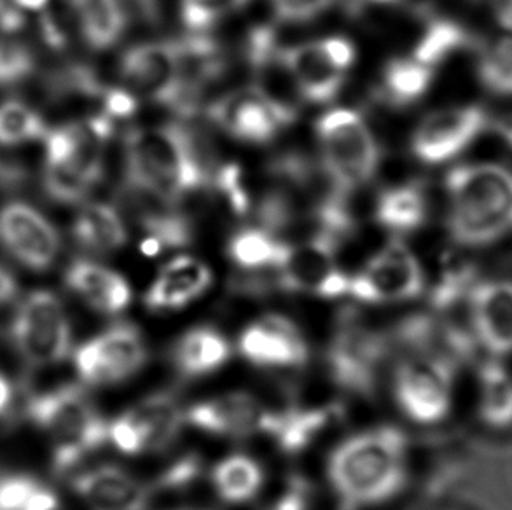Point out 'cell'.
<instances>
[{
    "instance_id": "cell-1",
    "label": "cell",
    "mask_w": 512,
    "mask_h": 510,
    "mask_svg": "<svg viewBox=\"0 0 512 510\" xmlns=\"http://www.w3.org/2000/svg\"><path fill=\"white\" fill-rule=\"evenodd\" d=\"M326 472L343 509L380 507L408 488L409 437L395 425L346 435L329 453Z\"/></svg>"
},
{
    "instance_id": "cell-2",
    "label": "cell",
    "mask_w": 512,
    "mask_h": 510,
    "mask_svg": "<svg viewBox=\"0 0 512 510\" xmlns=\"http://www.w3.org/2000/svg\"><path fill=\"white\" fill-rule=\"evenodd\" d=\"M451 242L486 249L512 235V170L499 163H474L446 175Z\"/></svg>"
},
{
    "instance_id": "cell-3",
    "label": "cell",
    "mask_w": 512,
    "mask_h": 510,
    "mask_svg": "<svg viewBox=\"0 0 512 510\" xmlns=\"http://www.w3.org/2000/svg\"><path fill=\"white\" fill-rule=\"evenodd\" d=\"M125 154V184L153 191L173 203L212 179L198 140L177 123L128 131Z\"/></svg>"
},
{
    "instance_id": "cell-4",
    "label": "cell",
    "mask_w": 512,
    "mask_h": 510,
    "mask_svg": "<svg viewBox=\"0 0 512 510\" xmlns=\"http://www.w3.org/2000/svg\"><path fill=\"white\" fill-rule=\"evenodd\" d=\"M27 416L51 444V465L56 474L77 472L90 456L107 444L104 414L86 386L63 383L28 400Z\"/></svg>"
},
{
    "instance_id": "cell-5",
    "label": "cell",
    "mask_w": 512,
    "mask_h": 510,
    "mask_svg": "<svg viewBox=\"0 0 512 510\" xmlns=\"http://www.w3.org/2000/svg\"><path fill=\"white\" fill-rule=\"evenodd\" d=\"M392 350L390 334L367 324L355 311H345L327 345V374L341 392L373 397Z\"/></svg>"
},
{
    "instance_id": "cell-6",
    "label": "cell",
    "mask_w": 512,
    "mask_h": 510,
    "mask_svg": "<svg viewBox=\"0 0 512 510\" xmlns=\"http://www.w3.org/2000/svg\"><path fill=\"white\" fill-rule=\"evenodd\" d=\"M9 334L21 359L41 369L60 366L76 348L69 311L49 289H35L18 299Z\"/></svg>"
},
{
    "instance_id": "cell-7",
    "label": "cell",
    "mask_w": 512,
    "mask_h": 510,
    "mask_svg": "<svg viewBox=\"0 0 512 510\" xmlns=\"http://www.w3.org/2000/svg\"><path fill=\"white\" fill-rule=\"evenodd\" d=\"M317 138L322 168L340 191L350 194L373 179L381 149L360 114L348 109L327 112L317 123Z\"/></svg>"
},
{
    "instance_id": "cell-8",
    "label": "cell",
    "mask_w": 512,
    "mask_h": 510,
    "mask_svg": "<svg viewBox=\"0 0 512 510\" xmlns=\"http://www.w3.org/2000/svg\"><path fill=\"white\" fill-rule=\"evenodd\" d=\"M457 364L432 355H408L395 366L392 395L406 420L437 427L450 418L457 399Z\"/></svg>"
},
{
    "instance_id": "cell-9",
    "label": "cell",
    "mask_w": 512,
    "mask_h": 510,
    "mask_svg": "<svg viewBox=\"0 0 512 510\" xmlns=\"http://www.w3.org/2000/svg\"><path fill=\"white\" fill-rule=\"evenodd\" d=\"M70 359L81 385L112 388L139 376L151 352L139 325L119 320L77 345Z\"/></svg>"
},
{
    "instance_id": "cell-10",
    "label": "cell",
    "mask_w": 512,
    "mask_h": 510,
    "mask_svg": "<svg viewBox=\"0 0 512 510\" xmlns=\"http://www.w3.org/2000/svg\"><path fill=\"white\" fill-rule=\"evenodd\" d=\"M427 287L422 262L395 238L350 275L348 299L362 306H397L425 296Z\"/></svg>"
},
{
    "instance_id": "cell-11",
    "label": "cell",
    "mask_w": 512,
    "mask_h": 510,
    "mask_svg": "<svg viewBox=\"0 0 512 510\" xmlns=\"http://www.w3.org/2000/svg\"><path fill=\"white\" fill-rule=\"evenodd\" d=\"M340 247L324 236H306L289 243L275 269V287L285 294L310 296L322 301L348 297L350 275L338 264Z\"/></svg>"
},
{
    "instance_id": "cell-12",
    "label": "cell",
    "mask_w": 512,
    "mask_h": 510,
    "mask_svg": "<svg viewBox=\"0 0 512 510\" xmlns=\"http://www.w3.org/2000/svg\"><path fill=\"white\" fill-rule=\"evenodd\" d=\"M245 58L252 77L250 90L270 109L280 128L296 123L305 100L270 27H256L247 35Z\"/></svg>"
},
{
    "instance_id": "cell-13",
    "label": "cell",
    "mask_w": 512,
    "mask_h": 510,
    "mask_svg": "<svg viewBox=\"0 0 512 510\" xmlns=\"http://www.w3.org/2000/svg\"><path fill=\"white\" fill-rule=\"evenodd\" d=\"M236 350L247 364L263 371H299L312 352L305 332L292 318L268 313L243 327Z\"/></svg>"
},
{
    "instance_id": "cell-14",
    "label": "cell",
    "mask_w": 512,
    "mask_h": 510,
    "mask_svg": "<svg viewBox=\"0 0 512 510\" xmlns=\"http://www.w3.org/2000/svg\"><path fill=\"white\" fill-rule=\"evenodd\" d=\"M0 249L28 271L46 273L58 261L62 238L39 208L14 200L0 207Z\"/></svg>"
},
{
    "instance_id": "cell-15",
    "label": "cell",
    "mask_w": 512,
    "mask_h": 510,
    "mask_svg": "<svg viewBox=\"0 0 512 510\" xmlns=\"http://www.w3.org/2000/svg\"><path fill=\"white\" fill-rule=\"evenodd\" d=\"M467 334L488 359L512 357V278L478 280L465 301Z\"/></svg>"
},
{
    "instance_id": "cell-16",
    "label": "cell",
    "mask_w": 512,
    "mask_h": 510,
    "mask_svg": "<svg viewBox=\"0 0 512 510\" xmlns=\"http://www.w3.org/2000/svg\"><path fill=\"white\" fill-rule=\"evenodd\" d=\"M119 74L130 90L184 116L175 41L142 42L126 49L119 62Z\"/></svg>"
},
{
    "instance_id": "cell-17",
    "label": "cell",
    "mask_w": 512,
    "mask_h": 510,
    "mask_svg": "<svg viewBox=\"0 0 512 510\" xmlns=\"http://www.w3.org/2000/svg\"><path fill=\"white\" fill-rule=\"evenodd\" d=\"M490 126L481 105L448 107L432 112L416 126L411 149L427 165H441L457 158Z\"/></svg>"
},
{
    "instance_id": "cell-18",
    "label": "cell",
    "mask_w": 512,
    "mask_h": 510,
    "mask_svg": "<svg viewBox=\"0 0 512 510\" xmlns=\"http://www.w3.org/2000/svg\"><path fill=\"white\" fill-rule=\"evenodd\" d=\"M270 407L249 392H228L196 400L186 407L187 427L224 441L263 435Z\"/></svg>"
},
{
    "instance_id": "cell-19",
    "label": "cell",
    "mask_w": 512,
    "mask_h": 510,
    "mask_svg": "<svg viewBox=\"0 0 512 510\" xmlns=\"http://www.w3.org/2000/svg\"><path fill=\"white\" fill-rule=\"evenodd\" d=\"M70 486L86 510H151L156 497L151 483L116 463L77 470Z\"/></svg>"
},
{
    "instance_id": "cell-20",
    "label": "cell",
    "mask_w": 512,
    "mask_h": 510,
    "mask_svg": "<svg viewBox=\"0 0 512 510\" xmlns=\"http://www.w3.org/2000/svg\"><path fill=\"white\" fill-rule=\"evenodd\" d=\"M345 414V407L340 402L289 404L280 409L270 407L263 435L282 455L296 458L310 451Z\"/></svg>"
},
{
    "instance_id": "cell-21",
    "label": "cell",
    "mask_w": 512,
    "mask_h": 510,
    "mask_svg": "<svg viewBox=\"0 0 512 510\" xmlns=\"http://www.w3.org/2000/svg\"><path fill=\"white\" fill-rule=\"evenodd\" d=\"M214 285L207 262L193 255H175L149 283L142 304L153 315H172L193 306Z\"/></svg>"
},
{
    "instance_id": "cell-22",
    "label": "cell",
    "mask_w": 512,
    "mask_h": 510,
    "mask_svg": "<svg viewBox=\"0 0 512 510\" xmlns=\"http://www.w3.org/2000/svg\"><path fill=\"white\" fill-rule=\"evenodd\" d=\"M63 283L100 317L119 318L132 306L133 289L126 276L102 262L74 259L63 273Z\"/></svg>"
},
{
    "instance_id": "cell-23",
    "label": "cell",
    "mask_w": 512,
    "mask_h": 510,
    "mask_svg": "<svg viewBox=\"0 0 512 510\" xmlns=\"http://www.w3.org/2000/svg\"><path fill=\"white\" fill-rule=\"evenodd\" d=\"M179 55L180 84L184 95V116L200 109L201 95L228 70L224 49L203 34L187 35L175 41Z\"/></svg>"
},
{
    "instance_id": "cell-24",
    "label": "cell",
    "mask_w": 512,
    "mask_h": 510,
    "mask_svg": "<svg viewBox=\"0 0 512 510\" xmlns=\"http://www.w3.org/2000/svg\"><path fill=\"white\" fill-rule=\"evenodd\" d=\"M233 346L228 336L215 325L189 327L175 339L170 362L184 380H203L228 366Z\"/></svg>"
},
{
    "instance_id": "cell-25",
    "label": "cell",
    "mask_w": 512,
    "mask_h": 510,
    "mask_svg": "<svg viewBox=\"0 0 512 510\" xmlns=\"http://www.w3.org/2000/svg\"><path fill=\"white\" fill-rule=\"evenodd\" d=\"M207 114L222 131L250 144H266L280 130L275 116L252 90L231 91L217 98Z\"/></svg>"
},
{
    "instance_id": "cell-26",
    "label": "cell",
    "mask_w": 512,
    "mask_h": 510,
    "mask_svg": "<svg viewBox=\"0 0 512 510\" xmlns=\"http://www.w3.org/2000/svg\"><path fill=\"white\" fill-rule=\"evenodd\" d=\"M474 413L492 432L512 430V366L509 360L488 359L474 374Z\"/></svg>"
},
{
    "instance_id": "cell-27",
    "label": "cell",
    "mask_w": 512,
    "mask_h": 510,
    "mask_svg": "<svg viewBox=\"0 0 512 510\" xmlns=\"http://www.w3.org/2000/svg\"><path fill=\"white\" fill-rule=\"evenodd\" d=\"M284 55L305 102L326 105L338 97L345 72L334 67L319 41L284 48Z\"/></svg>"
},
{
    "instance_id": "cell-28",
    "label": "cell",
    "mask_w": 512,
    "mask_h": 510,
    "mask_svg": "<svg viewBox=\"0 0 512 510\" xmlns=\"http://www.w3.org/2000/svg\"><path fill=\"white\" fill-rule=\"evenodd\" d=\"M133 416L139 420L147 439L149 455L165 453L179 441L186 425V407L170 390L149 393L137 404L130 406Z\"/></svg>"
},
{
    "instance_id": "cell-29",
    "label": "cell",
    "mask_w": 512,
    "mask_h": 510,
    "mask_svg": "<svg viewBox=\"0 0 512 510\" xmlns=\"http://www.w3.org/2000/svg\"><path fill=\"white\" fill-rule=\"evenodd\" d=\"M217 498L231 507L254 502L266 484V470L256 456L236 451L221 458L208 472Z\"/></svg>"
},
{
    "instance_id": "cell-30",
    "label": "cell",
    "mask_w": 512,
    "mask_h": 510,
    "mask_svg": "<svg viewBox=\"0 0 512 510\" xmlns=\"http://www.w3.org/2000/svg\"><path fill=\"white\" fill-rule=\"evenodd\" d=\"M70 233L77 247L90 254H112L128 242V229L118 208L102 201L84 203L77 210Z\"/></svg>"
},
{
    "instance_id": "cell-31",
    "label": "cell",
    "mask_w": 512,
    "mask_h": 510,
    "mask_svg": "<svg viewBox=\"0 0 512 510\" xmlns=\"http://www.w3.org/2000/svg\"><path fill=\"white\" fill-rule=\"evenodd\" d=\"M83 41L95 51L118 44L128 25L123 0H67Z\"/></svg>"
},
{
    "instance_id": "cell-32",
    "label": "cell",
    "mask_w": 512,
    "mask_h": 510,
    "mask_svg": "<svg viewBox=\"0 0 512 510\" xmlns=\"http://www.w3.org/2000/svg\"><path fill=\"white\" fill-rule=\"evenodd\" d=\"M374 219L395 235H409L425 226L429 219V200L422 182H408L380 194Z\"/></svg>"
},
{
    "instance_id": "cell-33",
    "label": "cell",
    "mask_w": 512,
    "mask_h": 510,
    "mask_svg": "<svg viewBox=\"0 0 512 510\" xmlns=\"http://www.w3.org/2000/svg\"><path fill=\"white\" fill-rule=\"evenodd\" d=\"M434 69L415 58H394L385 65L378 97L395 109L415 104L429 91Z\"/></svg>"
},
{
    "instance_id": "cell-34",
    "label": "cell",
    "mask_w": 512,
    "mask_h": 510,
    "mask_svg": "<svg viewBox=\"0 0 512 510\" xmlns=\"http://www.w3.org/2000/svg\"><path fill=\"white\" fill-rule=\"evenodd\" d=\"M478 42L464 23H458L453 18L436 16L430 18L425 32L416 42L413 58L416 62L434 69L451 56L457 55L458 51L476 49Z\"/></svg>"
},
{
    "instance_id": "cell-35",
    "label": "cell",
    "mask_w": 512,
    "mask_h": 510,
    "mask_svg": "<svg viewBox=\"0 0 512 510\" xmlns=\"http://www.w3.org/2000/svg\"><path fill=\"white\" fill-rule=\"evenodd\" d=\"M287 242L263 228H247L231 236L229 261L247 273L275 271L284 257Z\"/></svg>"
},
{
    "instance_id": "cell-36",
    "label": "cell",
    "mask_w": 512,
    "mask_h": 510,
    "mask_svg": "<svg viewBox=\"0 0 512 510\" xmlns=\"http://www.w3.org/2000/svg\"><path fill=\"white\" fill-rule=\"evenodd\" d=\"M479 83L486 91L499 97H512V34L478 42Z\"/></svg>"
},
{
    "instance_id": "cell-37",
    "label": "cell",
    "mask_w": 512,
    "mask_h": 510,
    "mask_svg": "<svg viewBox=\"0 0 512 510\" xmlns=\"http://www.w3.org/2000/svg\"><path fill=\"white\" fill-rule=\"evenodd\" d=\"M48 128L41 112L25 102L16 98L0 102V147L16 149L42 142Z\"/></svg>"
},
{
    "instance_id": "cell-38",
    "label": "cell",
    "mask_w": 512,
    "mask_h": 510,
    "mask_svg": "<svg viewBox=\"0 0 512 510\" xmlns=\"http://www.w3.org/2000/svg\"><path fill=\"white\" fill-rule=\"evenodd\" d=\"M104 179V170L88 166L44 168L42 186L49 200L58 205H79Z\"/></svg>"
},
{
    "instance_id": "cell-39",
    "label": "cell",
    "mask_w": 512,
    "mask_h": 510,
    "mask_svg": "<svg viewBox=\"0 0 512 510\" xmlns=\"http://www.w3.org/2000/svg\"><path fill=\"white\" fill-rule=\"evenodd\" d=\"M53 488L27 472L0 474V510H49Z\"/></svg>"
},
{
    "instance_id": "cell-40",
    "label": "cell",
    "mask_w": 512,
    "mask_h": 510,
    "mask_svg": "<svg viewBox=\"0 0 512 510\" xmlns=\"http://www.w3.org/2000/svg\"><path fill=\"white\" fill-rule=\"evenodd\" d=\"M207 474V465L203 455L198 451H184L173 456L172 460L154 477V493H167V495H180L193 490L200 484L203 476Z\"/></svg>"
},
{
    "instance_id": "cell-41",
    "label": "cell",
    "mask_w": 512,
    "mask_h": 510,
    "mask_svg": "<svg viewBox=\"0 0 512 510\" xmlns=\"http://www.w3.org/2000/svg\"><path fill=\"white\" fill-rule=\"evenodd\" d=\"M37 70V58L27 44L11 37L0 39V90L27 83Z\"/></svg>"
},
{
    "instance_id": "cell-42",
    "label": "cell",
    "mask_w": 512,
    "mask_h": 510,
    "mask_svg": "<svg viewBox=\"0 0 512 510\" xmlns=\"http://www.w3.org/2000/svg\"><path fill=\"white\" fill-rule=\"evenodd\" d=\"M250 0H180V16L187 30L201 34L228 14L247 6Z\"/></svg>"
},
{
    "instance_id": "cell-43",
    "label": "cell",
    "mask_w": 512,
    "mask_h": 510,
    "mask_svg": "<svg viewBox=\"0 0 512 510\" xmlns=\"http://www.w3.org/2000/svg\"><path fill=\"white\" fill-rule=\"evenodd\" d=\"M107 444H111L119 455L128 458L149 455L146 434L140 427L139 420L130 411V407L116 414L107 423Z\"/></svg>"
},
{
    "instance_id": "cell-44",
    "label": "cell",
    "mask_w": 512,
    "mask_h": 510,
    "mask_svg": "<svg viewBox=\"0 0 512 510\" xmlns=\"http://www.w3.org/2000/svg\"><path fill=\"white\" fill-rule=\"evenodd\" d=\"M212 182L215 189L226 198L229 208L233 210V214L238 217H245L252 208V200H250V191L245 186V175H243L242 166L236 163H226L219 166L212 173Z\"/></svg>"
},
{
    "instance_id": "cell-45",
    "label": "cell",
    "mask_w": 512,
    "mask_h": 510,
    "mask_svg": "<svg viewBox=\"0 0 512 510\" xmlns=\"http://www.w3.org/2000/svg\"><path fill=\"white\" fill-rule=\"evenodd\" d=\"M334 0H273V13L280 23H305L324 13Z\"/></svg>"
},
{
    "instance_id": "cell-46",
    "label": "cell",
    "mask_w": 512,
    "mask_h": 510,
    "mask_svg": "<svg viewBox=\"0 0 512 510\" xmlns=\"http://www.w3.org/2000/svg\"><path fill=\"white\" fill-rule=\"evenodd\" d=\"M137 111H139V102L132 91L107 86L98 112H102L114 123H118V121L132 119Z\"/></svg>"
},
{
    "instance_id": "cell-47",
    "label": "cell",
    "mask_w": 512,
    "mask_h": 510,
    "mask_svg": "<svg viewBox=\"0 0 512 510\" xmlns=\"http://www.w3.org/2000/svg\"><path fill=\"white\" fill-rule=\"evenodd\" d=\"M264 510H312V488L303 477H291L273 504Z\"/></svg>"
},
{
    "instance_id": "cell-48",
    "label": "cell",
    "mask_w": 512,
    "mask_h": 510,
    "mask_svg": "<svg viewBox=\"0 0 512 510\" xmlns=\"http://www.w3.org/2000/svg\"><path fill=\"white\" fill-rule=\"evenodd\" d=\"M39 35H41L42 42L46 44V48L56 51V53L65 51L69 46V34L63 27L62 21L48 9H44L41 20H39Z\"/></svg>"
},
{
    "instance_id": "cell-49",
    "label": "cell",
    "mask_w": 512,
    "mask_h": 510,
    "mask_svg": "<svg viewBox=\"0 0 512 510\" xmlns=\"http://www.w3.org/2000/svg\"><path fill=\"white\" fill-rule=\"evenodd\" d=\"M319 42L327 58L333 62L336 69L345 72L352 67L355 62V48H353L352 42L345 37H327Z\"/></svg>"
},
{
    "instance_id": "cell-50",
    "label": "cell",
    "mask_w": 512,
    "mask_h": 510,
    "mask_svg": "<svg viewBox=\"0 0 512 510\" xmlns=\"http://www.w3.org/2000/svg\"><path fill=\"white\" fill-rule=\"evenodd\" d=\"M123 4H125L128 18L132 16L140 23L151 25V27L160 25L161 13H163L161 0H123Z\"/></svg>"
},
{
    "instance_id": "cell-51",
    "label": "cell",
    "mask_w": 512,
    "mask_h": 510,
    "mask_svg": "<svg viewBox=\"0 0 512 510\" xmlns=\"http://www.w3.org/2000/svg\"><path fill=\"white\" fill-rule=\"evenodd\" d=\"M27 25V18L13 0H0V34L6 37L20 34Z\"/></svg>"
},
{
    "instance_id": "cell-52",
    "label": "cell",
    "mask_w": 512,
    "mask_h": 510,
    "mask_svg": "<svg viewBox=\"0 0 512 510\" xmlns=\"http://www.w3.org/2000/svg\"><path fill=\"white\" fill-rule=\"evenodd\" d=\"M21 297L20 282L11 269L0 262V306L18 303Z\"/></svg>"
},
{
    "instance_id": "cell-53",
    "label": "cell",
    "mask_w": 512,
    "mask_h": 510,
    "mask_svg": "<svg viewBox=\"0 0 512 510\" xmlns=\"http://www.w3.org/2000/svg\"><path fill=\"white\" fill-rule=\"evenodd\" d=\"M14 404V386L6 373L0 371V418L9 413Z\"/></svg>"
},
{
    "instance_id": "cell-54",
    "label": "cell",
    "mask_w": 512,
    "mask_h": 510,
    "mask_svg": "<svg viewBox=\"0 0 512 510\" xmlns=\"http://www.w3.org/2000/svg\"><path fill=\"white\" fill-rule=\"evenodd\" d=\"M493 128H495V131L499 133V137L504 138L507 144L512 147V116L497 119V121L493 123Z\"/></svg>"
},
{
    "instance_id": "cell-55",
    "label": "cell",
    "mask_w": 512,
    "mask_h": 510,
    "mask_svg": "<svg viewBox=\"0 0 512 510\" xmlns=\"http://www.w3.org/2000/svg\"><path fill=\"white\" fill-rule=\"evenodd\" d=\"M21 11H44L48 9L51 0H13Z\"/></svg>"
},
{
    "instance_id": "cell-56",
    "label": "cell",
    "mask_w": 512,
    "mask_h": 510,
    "mask_svg": "<svg viewBox=\"0 0 512 510\" xmlns=\"http://www.w3.org/2000/svg\"><path fill=\"white\" fill-rule=\"evenodd\" d=\"M369 2H376V4H390V2H397V0H369Z\"/></svg>"
},
{
    "instance_id": "cell-57",
    "label": "cell",
    "mask_w": 512,
    "mask_h": 510,
    "mask_svg": "<svg viewBox=\"0 0 512 510\" xmlns=\"http://www.w3.org/2000/svg\"><path fill=\"white\" fill-rule=\"evenodd\" d=\"M186 510H210V509H186Z\"/></svg>"
}]
</instances>
